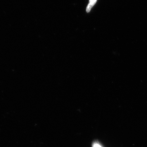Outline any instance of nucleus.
Returning <instances> with one entry per match:
<instances>
[{
	"mask_svg": "<svg viewBox=\"0 0 147 147\" xmlns=\"http://www.w3.org/2000/svg\"><path fill=\"white\" fill-rule=\"evenodd\" d=\"M93 147H102L100 145L97 143H95L93 145Z\"/></svg>",
	"mask_w": 147,
	"mask_h": 147,
	"instance_id": "obj_2",
	"label": "nucleus"
},
{
	"mask_svg": "<svg viewBox=\"0 0 147 147\" xmlns=\"http://www.w3.org/2000/svg\"><path fill=\"white\" fill-rule=\"evenodd\" d=\"M97 0H89V3L88 5L87 9H86V11L88 13L90 12L92 7L96 3Z\"/></svg>",
	"mask_w": 147,
	"mask_h": 147,
	"instance_id": "obj_1",
	"label": "nucleus"
}]
</instances>
